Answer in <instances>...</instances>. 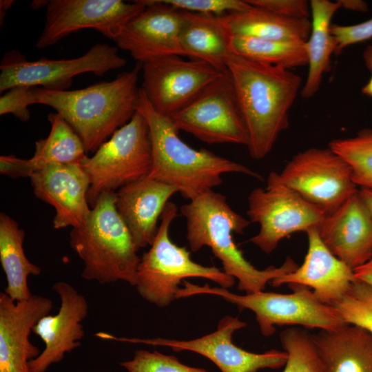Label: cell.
Masks as SVG:
<instances>
[{
	"label": "cell",
	"mask_w": 372,
	"mask_h": 372,
	"mask_svg": "<svg viewBox=\"0 0 372 372\" xmlns=\"http://www.w3.org/2000/svg\"><path fill=\"white\" fill-rule=\"evenodd\" d=\"M249 133L254 159L265 158L287 130L289 112L301 87L300 76L279 66L256 62L230 52L227 63Z\"/></svg>",
	"instance_id": "cell-1"
},
{
	"label": "cell",
	"mask_w": 372,
	"mask_h": 372,
	"mask_svg": "<svg viewBox=\"0 0 372 372\" xmlns=\"http://www.w3.org/2000/svg\"><path fill=\"white\" fill-rule=\"evenodd\" d=\"M142 63L114 80L74 90L34 87V104L52 107L81 138L87 154L94 153L136 112L137 87Z\"/></svg>",
	"instance_id": "cell-2"
},
{
	"label": "cell",
	"mask_w": 372,
	"mask_h": 372,
	"mask_svg": "<svg viewBox=\"0 0 372 372\" xmlns=\"http://www.w3.org/2000/svg\"><path fill=\"white\" fill-rule=\"evenodd\" d=\"M136 111L145 118L149 132L152 166L147 177L176 187L185 199L192 200L220 185L226 173L261 178L242 164L186 144L171 118L156 111L141 88Z\"/></svg>",
	"instance_id": "cell-3"
},
{
	"label": "cell",
	"mask_w": 372,
	"mask_h": 372,
	"mask_svg": "<svg viewBox=\"0 0 372 372\" xmlns=\"http://www.w3.org/2000/svg\"><path fill=\"white\" fill-rule=\"evenodd\" d=\"M186 218L187 236L192 251L211 248L222 263L223 271L238 280V289L246 293L264 291L272 280L294 271L298 266L287 257L278 267L258 269L244 257L232 234H242L250 221L236 212L226 197L210 190L180 208Z\"/></svg>",
	"instance_id": "cell-4"
},
{
	"label": "cell",
	"mask_w": 372,
	"mask_h": 372,
	"mask_svg": "<svg viewBox=\"0 0 372 372\" xmlns=\"http://www.w3.org/2000/svg\"><path fill=\"white\" fill-rule=\"evenodd\" d=\"M70 245L83 262L85 280L136 286L141 257L116 210V192L99 196L84 223L72 229Z\"/></svg>",
	"instance_id": "cell-5"
},
{
	"label": "cell",
	"mask_w": 372,
	"mask_h": 372,
	"mask_svg": "<svg viewBox=\"0 0 372 372\" xmlns=\"http://www.w3.org/2000/svg\"><path fill=\"white\" fill-rule=\"evenodd\" d=\"M178 207L168 202L149 249L141 257L136 287L140 296L150 303L163 307L176 299L179 284L187 278H203L228 289L235 278L215 267H207L191 259L185 247L174 243L169 227L177 216Z\"/></svg>",
	"instance_id": "cell-6"
},
{
	"label": "cell",
	"mask_w": 372,
	"mask_h": 372,
	"mask_svg": "<svg viewBox=\"0 0 372 372\" xmlns=\"http://www.w3.org/2000/svg\"><path fill=\"white\" fill-rule=\"evenodd\" d=\"M176 298L198 294L220 296L239 308L247 309L256 315L261 333L270 336L276 331V326L300 325L320 330H332L347 324L333 306L320 302L309 288L289 285L291 293H278L263 291L239 295L223 287L199 286L183 281Z\"/></svg>",
	"instance_id": "cell-7"
},
{
	"label": "cell",
	"mask_w": 372,
	"mask_h": 372,
	"mask_svg": "<svg viewBox=\"0 0 372 372\" xmlns=\"http://www.w3.org/2000/svg\"><path fill=\"white\" fill-rule=\"evenodd\" d=\"M81 166L90 179L87 201L94 207L104 192L145 178L152 166V145L147 123L136 112L131 120L116 130Z\"/></svg>",
	"instance_id": "cell-8"
},
{
	"label": "cell",
	"mask_w": 372,
	"mask_h": 372,
	"mask_svg": "<svg viewBox=\"0 0 372 372\" xmlns=\"http://www.w3.org/2000/svg\"><path fill=\"white\" fill-rule=\"evenodd\" d=\"M180 130L207 144L249 145V133L228 69L170 116Z\"/></svg>",
	"instance_id": "cell-9"
},
{
	"label": "cell",
	"mask_w": 372,
	"mask_h": 372,
	"mask_svg": "<svg viewBox=\"0 0 372 372\" xmlns=\"http://www.w3.org/2000/svg\"><path fill=\"white\" fill-rule=\"evenodd\" d=\"M247 215L260 225L250 241L266 254L273 251L284 238L318 227L325 214L281 182L271 172L265 189L257 187L248 197Z\"/></svg>",
	"instance_id": "cell-10"
},
{
	"label": "cell",
	"mask_w": 372,
	"mask_h": 372,
	"mask_svg": "<svg viewBox=\"0 0 372 372\" xmlns=\"http://www.w3.org/2000/svg\"><path fill=\"white\" fill-rule=\"evenodd\" d=\"M118 50L117 47L98 43L76 58H41L34 61H27L19 52L10 51L1 63L0 92L17 86H43L48 90H65L75 76L86 72L103 76L125 66L126 60Z\"/></svg>",
	"instance_id": "cell-11"
},
{
	"label": "cell",
	"mask_w": 372,
	"mask_h": 372,
	"mask_svg": "<svg viewBox=\"0 0 372 372\" xmlns=\"http://www.w3.org/2000/svg\"><path fill=\"white\" fill-rule=\"evenodd\" d=\"M278 174L282 183L325 216L359 191L349 163L329 147L297 154Z\"/></svg>",
	"instance_id": "cell-12"
},
{
	"label": "cell",
	"mask_w": 372,
	"mask_h": 372,
	"mask_svg": "<svg viewBox=\"0 0 372 372\" xmlns=\"http://www.w3.org/2000/svg\"><path fill=\"white\" fill-rule=\"evenodd\" d=\"M145 7L141 0L132 3L121 0L48 1L44 28L36 47L48 48L85 28H93L114 41L125 24Z\"/></svg>",
	"instance_id": "cell-13"
},
{
	"label": "cell",
	"mask_w": 372,
	"mask_h": 372,
	"mask_svg": "<svg viewBox=\"0 0 372 372\" xmlns=\"http://www.w3.org/2000/svg\"><path fill=\"white\" fill-rule=\"evenodd\" d=\"M141 90L154 109L170 117L211 83L221 72L206 62L185 61L178 55L142 63Z\"/></svg>",
	"instance_id": "cell-14"
},
{
	"label": "cell",
	"mask_w": 372,
	"mask_h": 372,
	"mask_svg": "<svg viewBox=\"0 0 372 372\" xmlns=\"http://www.w3.org/2000/svg\"><path fill=\"white\" fill-rule=\"evenodd\" d=\"M246 325L238 318L227 316L220 320L215 331L191 340L127 338L115 335L112 336V340L168 347L176 352L193 351L209 359L222 372H258L263 369H277L284 366L288 357L285 351L252 353L233 343L234 332Z\"/></svg>",
	"instance_id": "cell-15"
},
{
	"label": "cell",
	"mask_w": 372,
	"mask_h": 372,
	"mask_svg": "<svg viewBox=\"0 0 372 372\" xmlns=\"http://www.w3.org/2000/svg\"><path fill=\"white\" fill-rule=\"evenodd\" d=\"M145 8L132 17L114 39L138 63L169 55L183 56L180 44L183 10L163 0H141Z\"/></svg>",
	"instance_id": "cell-16"
},
{
	"label": "cell",
	"mask_w": 372,
	"mask_h": 372,
	"mask_svg": "<svg viewBox=\"0 0 372 372\" xmlns=\"http://www.w3.org/2000/svg\"><path fill=\"white\" fill-rule=\"evenodd\" d=\"M52 288L61 305L56 314L43 316L32 328L45 348L29 362V372H45L50 365L61 361L66 353L80 347L85 335L82 322L88 312L86 298L67 282H57Z\"/></svg>",
	"instance_id": "cell-17"
},
{
	"label": "cell",
	"mask_w": 372,
	"mask_h": 372,
	"mask_svg": "<svg viewBox=\"0 0 372 372\" xmlns=\"http://www.w3.org/2000/svg\"><path fill=\"white\" fill-rule=\"evenodd\" d=\"M53 308L41 296L14 301L0 293V372H29L28 363L39 354L29 339L33 327Z\"/></svg>",
	"instance_id": "cell-18"
},
{
	"label": "cell",
	"mask_w": 372,
	"mask_h": 372,
	"mask_svg": "<svg viewBox=\"0 0 372 372\" xmlns=\"http://www.w3.org/2000/svg\"><path fill=\"white\" fill-rule=\"evenodd\" d=\"M37 198L55 209L56 229L82 225L90 213L87 201L90 179L79 164L51 165L30 177Z\"/></svg>",
	"instance_id": "cell-19"
},
{
	"label": "cell",
	"mask_w": 372,
	"mask_h": 372,
	"mask_svg": "<svg viewBox=\"0 0 372 372\" xmlns=\"http://www.w3.org/2000/svg\"><path fill=\"white\" fill-rule=\"evenodd\" d=\"M306 233L308 249L302 265L270 283L275 287L285 284L307 287L313 289L320 302L333 306L357 280L354 271L329 251L321 240L317 227Z\"/></svg>",
	"instance_id": "cell-20"
},
{
	"label": "cell",
	"mask_w": 372,
	"mask_h": 372,
	"mask_svg": "<svg viewBox=\"0 0 372 372\" xmlns=\"http://www.w3.org/2000/svg\"><path fill=\"white\" fill-rule=\"evenodd\" d=\"M317 229L329 251L352 269L372 256V216L359 191L325 216Z\"/></svg>",
	"instance_id": "cell-21"
},
{
	"label": "cell",
	"mask_w": 372,
	"mask_h": 372,
	"mask_svg": "<svg viewBox=\"0 0 372 372\" xmlns=\"http://www.w3.org/2000/svg\"><path fill=\"white\" fill-rule=\"evenodd\" d=\"M178 189L146 177L116 192V208L138 251L150 246L157 233V222L169 199Z\"/></svg>",
	"instance_id": "cell-22"
},
{
	"label": "cell",
	"mask_w": 372,
	"mask_h": 372,
	"mask_svg": "<svg viewBox=\"0 0 372 372\" xmlns=\"http://www.w3.org/2000/svg\"><path fill=\"white\" fill-rule=\"evenodd\" d=\"M322 372H372V335L345 324L311 334Z\"/></svg>",
	"instance_id": "cell-23"
},
{
	"label": "cell",
	"mask_w": 372,
	"mask_h": 372,
	"mask_svg": "<svg viewBox=\"0 0 372 372\" xmlns=\"http://www.w3.org/2000/svg\"><path fill=\"white\" fill-rule=\"evenodd\" d=\"M229 37L220 16L183 10L180 44L183 56L223 72L227 70Z\"/></svg>",
	"instance_id": "cell-24"
},
{
	"label": "cell",
	"mask_w": 372,
	"mask_h": 372,
	"mask_svg": "<svg viewBox=\"0 0 372 372\" xmlns=\"http://www.w3.org/2000/svg\"><path fill=\"white\" fill-rule=\"evenodd\" d=\"M220 19L229 36L306 42L311 30L309 19L285 17L254 6L243 11L228 12Z\"/></svg>",
	"instance_id": "cell-25"
},
{
	"label": "cell",
	"mask_w": 372,
	"mask_h": 372,
	"mask_svg": "<svg viewBox=\"0 0 372 372\" xmlns=\"http://www.w3.org/2000/svg\"><path fill=\"white\" fill-rule=\"evenodd\" d=\"M312 20L309 37L306 41L309 71L300 91L304 99L313 96L319 90L323 74L331 70V55L335 53L336 41L331 33V21L340 9L338 1L311 0Z\"/></svg>",
	"instance_id": "cell-26"
},
{
	"label": "cell",
	"mask_w": 372,
	"mask_h": 372,
	"mask_svg": "<svg viewBox=\"0 0 372 372\" xmlns=\"http://www.w3.org/2000/svg\"><path fill=\"white\" fill-rule=\"evenodd\" d=\"M25 231L5 213L0 214V262L6 275V293L14 301L29 299L28 285L30 276H39L41 269L30 262L23 249Z\"/></svg>",
	"instance_id": "cell-27"
},
{
	"label": "cell",
	"mask_w": 372,
	"mask_h": 372,
	"mask_svg": "<svg viewBox=\"0 0 372 372\" xmlns=\"http://www.w3.org/2000/svg\"><path fill=\"white\" fill-rule=\"evenodd\" d=\"M48 118L50 123L48 136L35 142L32 157L26 159L30 176L51 165H81L87 156L81 138L59 114L50 113Z\"/></svg>",
	"instance_id": "cell-28"
},
{
	"label": "cell",
	"mask_w": 372,
	"mask_h": 372,
	"mask_svg": "<svg viewBox=\"0 0 372 372\" xmlns=\"http://www.w3.org/2000/svg\"><path fill=\"white\" fill-rule=\"evenodd\" d=\"M231 52L247 59L286 70L308 65L306 42L230 36Z\"/></svg>",
	"instance_id": "cell-29"
},
{
	"label": "cell",
	"mask_w": 372,
	"mask_h": 372,
	"mask_svg": "<svg viewBox=\"0 0 372 372\" xmlns=\"http://www.w3.org/2000/svg\"><path fill=\"white\" fill-rule=\"evenodd\" d=\"M329 148L349 163L357 186L372 188V129H363L351 138L333 140Z\"/></svg>",
	"instance_id": "cell-30"
},
{
	"label": "cell",
	"mask_w": 372,
	"mask_h": 372,
	"mask_svg": "<svg viewBox=\"0 0 372 372\" xmlns=\"http://www.w3.org/2000/svg\"><path fill=\"white\" fill-rule=\"evenodd\" d=\"M280 340L288 355L283 372H322L311 334L291 327L280 333Z\"/></svg>",
	"instance_id": "cell-31"
},
{
	"label": "cell",
	"mask_w": 372,
	"mask_h": 372,
	"mask_svg": "<svg viewBox=\"0 0 372 372\" xmlns=\"http://www.w3.org/2000/svg\"><path fill=\"white\" fill-rule=\"evenodd\" d=\"M333 307L347 324L362 328L372 335V286L357 280Z\"/></svg>",
	"instance_id": "cell-32"
},
{
	"label": "cell",
	"mask_w": 372,
	"mask_h": 372,
	"mask_svg": "<svg viewBox=\"0 0 372 372\" xmlns=\"http://www.w3.org/2000/svg\"><path fill=\"white\" fill-rule=\"evenodd\" d=\"M120 364L128 372H208L185 365L174 355L143 349L135 351L132 359Z\"/></svg>",
	"instance_id": "cell-33"
},
{
	"label": "cell",
	"mask_w": 372,
	"mask_h": 372,
	"mask_svg": "<svg viewBox=\"0 0 372 372\" xmlns=\"http://www.w3.org/2000/svg\"><path fill=\"white\" fill-rule=\"evenodd\" d=\"M177 9L201 14L222 16L228 12L243 11L251 7L240 0H163Z\"/></svg>",
	"instance_id": "cell-34"
},
{
	"label": "cell",
	"mask_w": 372,
	"mask_h": 372,
	"mask_svg": "<svg viewBox=\"0 0 372 372\" xmlns=\"http://www.w3.org/2000/svg\"><path fill=\"white\" fill-rule=\"evenodd\" d=\"M34 88L17 86L8 90L0 98V114H12L23 122L30 118L28 106L34 104Z\"/></svg>",
	"instance_id": "cell-35"
},
{
	"label": "cell",
	"mask_w": 372,
	"mask_h": 372,
	"mask_svg": "<svg viewBox=\"0 0 372 372\" xmlns=\"http://www.w3.org/2000/svg\"><path fill=\"white\" fill-rule=\"evenodd\" d=\"M331 33L336 41L335 54H340L344 48L372 38V18L364 22L341 25L331 24Z\"/></svg>",
	"instance_id": "cell-36"
},
{
	"label": "cell",
	"mask_w": 372,
	"mask_h": 372,
	"mask_svg": "<svg viewBox=\"0 0 372 372\" xmlns=\"http://www.w3.org/2000/svg\"><path fill=\"white\" fill-rule=\"evenodd\" d=\"M251 6L262 8L278 15L296 19H309L310 2L306 0H247Z\"/></svg>",
	"instance_id": "cell-37"
},
{
	"label": "cell",
	"mask_w": 372,
	"mask_h": 372,
	"mask_svg": "<svg viewBox=\"0 0 372 372\" xmlns=\"http://www.w3.org/2000/svg\"><path fill=\"white\" fill-rule=\"evenodd\" d=\"M362 59L366 68L371 73L368 83L362 88V93L372 97V45H368L362 53Z\"/></svg>",
	"instance_id": "cell-38"
},
{
	"label": "cell",
	"mask_w": 372,
	"mask_h": 372,
	"mask_svg": "<svg viewBox=\"0 0 372 372\" xmlns=\"http://www.w3.org/2000/svg\"><path fill=\"white\" fill-rule=\"evenodd\" d=\"M353 271L357 280L372 286V256L366 263Z\"/></svg>",
	"instance_id": "cell-39"
},
{
	"label": "cell",
	"mask_w": 372,
	"mask_h": 372,
	"mask_svg": "<svg viewBox=\"0 0 372 372\" xmlns=\"http://www.w3.org/2000/svg\"><path fill=\"white\" fill-rule=\"evenodd\" d=\"M341 8L349 10L365 12L367 10V5L363 1L360 0H339L338 1Z\"/></svg>",
	"instance_id": "cell-40"
},
{
	"label": "cell",
	"mask_w": 372,
	"mask_h": 372,
	"mask_svg": "<svg viewBox=\"0 0 372 372\" xmlns=\"http://www.w3.org/2000/svg\"><path fill=\"white\" fill-rule=\"evenodd\" d=\"M359 194L372 216V188L360 187Z\"/></svg>",
	"instance_id": "cell-41"
},
{
	"label": "cell",
	"mask_w": 372,
	"mask_h": 372,
	"mask_svg": "<svg viewBox=\"0 0 372 372\" xmlns=\"http://www.w3.org/2000/svg\"><path fill=\"white\" fill-rule=\"evenodd\" d=\"M13 3V1H10V0H1L0 1V10H1V14H2V12L5 13V12L6 10H8L10 7L12 5Z\"/></svg>",
	"instance_id": "cell-42"
}]
</instances>
